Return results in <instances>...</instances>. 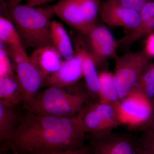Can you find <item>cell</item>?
<instances>
[{"instance_id": "obj_10", "label": "cell", "mask_w": 154, "mask_h": 154, "mask_svg": "<svg viewBox=\"0 0 154 154\" xmlns=\"http://www.w3.org/2000/svg\"><path fill=\"white\" fill-rule=\"evenodd\" d=\"M100 17L103 22L111 27H122L131 30L140 23L139 12L107 0L100 6Z\"/></svg>"}, {"instance_id": "obj_2", "label": "cell", "mask_w": 154, "mask_h": 154, "mask_svg": "<svg viewBox=\"0 0 154 154\" xmlns=\"http://www.w3.org/2000/svg\"><path fill=\"white\" fill-rule=\"evenodd\" d=\"M1 5L5 17L14 25L24 47L36 49L52 45L51 19L54 15L49 7L36 8L4 0H1Z\"/></svg>"}, {"instance_id": "obj_22", "label": "cell", "mask_w": 154, "mask_h": 154, "mask_svg": "<svg viewBox=\"0 0 154 154\" xmlns=\"http://www.w3.org/2000/svg\"><path fill=\"white\" fill-rule=\"evenodd\" d=\"M8 51L4 44L0 48V77L14 75L13 65L11 64Z\"/></svg>"}, {"instance_id": "obj_23", "label": "cell", "mask_w": 154, "mask_h": 154, "mask_svg": "<svg viewBox=\"0 0 154 154\" xmlns=\"http://www.w3.org/2000/svg\"><path fill=\"white\" fill-rule=\"evenodd\" d=\"M23 45H14L9 46L8 53L12 59L14 68L29 58Z\"/></svg>"}, {"instance_id": "obj_17", "label": "cell", "mask_w": 154, "mask_h": 154, "mask_svg": "<svg viewBox=\"0 0 154 154\" xmlns=\"http://www.w3.org/2000/svg\"><path fill=\"white\" fill-rule=\"evenodd\" d=\"M21 88L16 75L0 77V102L15 107L23 103Z\"/></svg>"}, {"instance_id": "obj_4", "label": "cell", "mask_w": 154, "mask_h": 154, "mask_svg": "<svg viewBox=\"0 0 154 154\" xmlns=\"http://www.w3.org/2000/svg\"><path fill=\"white\" fill-rule=\"evenodd\" d=\"M100 6L99 0H60L49 8L54 15L87 35L96 25Z\"/></svg>"}, {"instance_id": "obj_27", "label": "cell", "mask_w": 154, "mask_h": 154, "mask_svg": "<svg viewBox=\"0 0 154 154\" xmlns=\"http://www.w3.org/2000/svg\"><path fill=\"white\" fill-rule=\"evenodd\" d=\"M143 51L150 57L154 58V32L147 36Z\"/></svg>"}, {"instance_id": "obj_1", "label": "cell", "mask_w": 154, "mask_h": 154, "mask_svg": "<svg viewBox=\"0 0 154 154\" xmlns=\"http://www.w3.org/2000/svg\"><path fill=\"white\" fill-rule=\"evenodd\" d=\"M86 134L77 115L60 117L28 110L21 116L8 150L33 154L74 149L85 145Z\"/></svg>"}, {"instance_id": "obj_20", "label": "cell", "mask_w": 154, "mask_h": 154, "mask_svg": "<svg viewBox=\"0 0 154 154\" xmlns=\"http://www.w3.org/2000/svg\"><path fill=\"white\" fill-rule=\"evenodd\" d=\"M87 35L92 51L106 45L117 42L109 30L102 25H95Z\"/></svg>"}, {"instance_id": "obj_18", "label": "cell", "mask_w": 154, "mask_h": 154, "mask_svg": "<svg viewBox=\"0 0 154 154\" xmlns=\"http://www.w3.org/2000/svg\"><path fill=\"white\" fill-rule=\"evenodd\" d=\"M102 103L119 106L120 99L113 73L104 70L99 73V100Z\"/></svg>"}, {"instance_id": "obj_9", "label": "cell", "mask_w": 154, "mask_h": 154, "mask_svg": "<svg viewBox=\"0 0 154 154\" xmlns=\"http://www.w3.org/2000/svg\"><path fill=\"white\" fill-rule=\"evenodd\" d=\"M14 69L22 91L23 103L27 108L44 85V78L29 57Z\"/></svg>"}, {"instance_id": "obj_31", "label": "cell", "mask_w": 154, "mask_h": 154, "mask_svg": "<svg viewBox=\"0 0 154 154\" xmlns=\"http://www.w3.org/2000/svg\"><path fill=\"white\" fill-rule=\"evenodd\" d=\"M22 1H24V0H9V2L12 4H18ZM26 1L28 2L29 0H26Z\"/></svg>"}, {"instance_id": "obj_14", "label": "cell", "mask_w": 154, "mask_h": 154, "mask_svg": "<svg viewBox=\"0 0 154 154\" xmlns=\"http://www.w3.org/2000/svg\"><path fill=\"white\" fill-rule=\"evenodd\" d=\"M14 108L0 102L1 151L8 150L9 144L20 122L21 116Z\"/></svg>"}, {"instance_id": "obj_8", "label": "cell", "mask_w": 154, "mask_h": 154, "mask_svg": "<svg viewBox=\"0 0 154 154\" xmlns=\"http://www.w3.org/2000/svg\"><path fill=\"white\" fill-rule=\"evenodd\" d=\"M121 124L131 130L144 131L153 120V107L142 95L131 92L120 101L119 107Z\"/></svg>"}, {"instance_id": "obj_5", "label": "cell", "mask_w": 154, "mask_h": 154, "mask_svg": "<svg viewBox=\"0 0 154 154\" xmlns=\"http://www.w3.org/2000/svg\"><path fill=\"white\" fill-rule=\"evenodd\" d=\"M114 82L120 101L128 96L134 88L151 58L143 50L128 51L122 56L116 55Z\"/></svg>"}, {"instance_id": "obj_7", "label": "cell", "mask_w": 154, "mask_h": 154, "mask_svg": "<svg viewBox=\"0 0 154 154\" xmlns=\"http://www.w3.org/2000/svg\"><path fill=\"white\" fill-rule=\"evenodd\" d=\"M90 154H146L140 137L112 131L96 134H86Z\"/></svg>"}, {"instance_id": "obj_28", "label": "cell", "mask_w": 154, "mask_h": 154, "mask_svg": "<svg viewBox=\"0 0 154 154\" xmlns=\"http://www.w3.org/2000/svg\"><path fill=\"white\" fill-rule=\"evenodd\" d=\"M51 1L52 0H29L27 2V5L30 7H34L41 5Z\"/></svg>"}, {"instance_id": "obj_29", "label": "cell", "mask_w": 154, "mask_h": 154, "mask_svg": "<svg viewBox=\"0 0 154 154\" xmlns=\"http://www.w3.org/2000/svg\"><path fill=\"white\" fill-rule=\"evenodd\" d=\"M144 132L149 136L154 138V120L151 122L145 130Z\"/></svg>"}, {"instance_id": "obj_3", "label": "cell", "mask_w": 154, "mask_h": 154, "mask_svg": "<svg viewBox=\"0 0 154 154\" xmlns=\"http://www.w3.org/2000/svg\"><path fill=\"white\" fill-rule=\"evenodd\" d=\"M90 96L87 89L80 87L68 91L64 88L49 87L38 93L26 109L36 114L72 117L78 115Z\"/></svg>"}, {"instance_id": "obj_13", "label": "cell", "mask_w": 154, "mask_h": 154, "mask_svg": "<svg viewBox=\"0 0 154 154\" xmlns=\"http://www.w3.org/2000/svg\"><path fill=\"white\" fill-rule=\"evenodd\" d=\"M29 57L40 71L45 81L57 71L63 61L61 56L53 45L36 48Z\"/></svg>"}, {"instance_id": "obj_21", "label": "cell", "mask_w": 154, "mask_h": 154, "mask_svg": "<svg viewBox=\"0 0 154 154\" xmlns=\"http://www.w3.org/2000/svg\"><path fill=\"white\" fill-rule=\"evenodd\" d=\"M0 40L1 43L9 46L23 45L13 23L6 17L2 16L0 17Z\"/></svg>"}, {"instance_id": "obj_32", "label": "cell", "mask_w": 154, "mask_h": 154, "mask_svg": "<svg viewBox=\"0 0 154 154\" xmlns=\"http://www.w3.org/2000/svg\"><path fill=\"white\" fill-rule=\"evenodd\" d=\"M153 109H154V102H153ZM153 120H154V119Z\"/></svg>"}, {"instance_id": "obj_12", "label": "cell", "mask_w": 154, "mask_h": 154, "mask_svg": "<svg viewBox=\"0 0 154 154\" xmlns=\"http://www.w3.org/2000/svg\"><path fill=\"white\" fill-rule=\"evenodd\" d=\"M139 13L141 20L140 25L117 41L118 46L128 48L136 42L154 32V1H148Z\"/></svg>"}, {"instance_id": "obj_26", "label": "cell", "mask_w": 154, "mask_h": 154, "mask_svg": "<svg viewBox=\"0 0 154 154\" xmlns=\"http://www.w3.org/2000/svg\"><path fill=\"white\" fill-rule=\"evenodd\" d=\"M90 147L89 145H85L82 147L74 149L51 152L44 153L33 154H90Z\"/></svg>"}, {"instance_id": "obj_24", "label": "cell", "mask_w": 154, "mask_h": 154, "mask_svg": "<svg viewBox=\"0 0 154 154\" xmlns=\"http://www.w3.org/2000/svg\"><path fill=\"white\" fill-rule=\"evenodd\" d=\"M122 6L140 12L149 0H111Z\"/></svg>"}, {"instance_id": "obj_6", "label": "cell", "mask_w": 154, "mask_h": 154, "mask_svg": "<svg viewBox=\"0 0 154 154\" xmlns=\"http://www.w3.org/2000/svg\"><path fill=\"white\" fill-rule=\"evenodd\" d=\"M119 105L115 106L99 101L87 102L77 115L86 133L98 134L112 131L121 125Z\"/></svg>"}, {"instance_id": "obj_16", "label": "cell", "mask_w": 154, "mask_h": 154, "mask_svg": "<svg viewBox=\"0 0 154 154\" xmlns=\"http://www.w3.org/2000/svg\"><path fill=\"white\" fill-rule=\"evenodd\" d=\"M51 36L53 47L64 60L71 59L75 54L71 40L63 25L57 21H51Z\"/></svg>"}, {"instance_id": "obj_19", "label": "cell", "mask_w": 154, "mask_h": 154, "mask_svg": "<svg viewBox=\"0 0 154 154\" xmlns=\"http://www.w3.org/2000/svg\"><path fill=\"white\" fill-rule=\"evenodd\" d=\"M131 92H136L142 95L153 105L154 102V62H151L146 67Z\"/></svg>"}, {"instance_id": "obj_11", "label": "cell", "mask_w": 154, "mask_h": 154, "mask_svg": "<svg viewBox=\"0 0 154 154\" xmlns=\"http://www.w3.org/2000/svg\"><path fill=\"white\" fill-rule=\"evenodd\" d=\"M83 76L82 56L75 47L73 57L69 60H63L60 69L48 77L43 85L67 88L74 85Z\"/></svg>"}, {"instance_id": "obj_25", "label": "cell", "mask_w": 154, "mask_h": 154, "mask_svg": "<svg viewBox=\"0 0 154 154\" xmlns=\"http://www.w3.org/2000/svg\"><path fill=\"white\" fill-rule=\"evenodd\" d=\"M140 137L141 143L146 154H154V138L145 133Z\"/></svg>"}, {"instance_id": "obj_15", "label": "cell", "mask_w": 154, "mask_h": 154, "mask_svg": "<svg viewBox=\"0 0 154 154\" xmlns=\"http://www.w3.org/2000/svg\"><path fill=\"white\" fill-rule=\"evenodd\" d=\"M75 47L80 51L83 58V73L86 88L90 96L99 100V73L96 64L91 53L88 51L82 39L77 40Z\"/></svg>"}, {"instance_id": "obj_30", "label": "cell", "mask_w": 154, "mask_h": 154, "mask_svg": "<svg viewBox=\"0 0 154 154\" xmlns=\"http://www.w3.org/2000/svg\"><path fill=\"white\" fill-rule=\"evenodd\" d=\"M0 154H19V152L17 151L12 150V152H9L8 151H1Z\"/></svg>"}]
</instances>
